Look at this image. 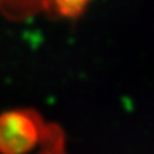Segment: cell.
I'll use <instances>...</instances> for the list:
<instances>
[{"label": "cell", "mask_w": 154, "mask_h": 154, "mask_svg": "<svg viewBox=\"0 0 154 154\" xmlns=\"http://www.w3.org/2000/svg\"><path fill=\"white\" fill-rule=\"evenodd\" d=\"M59 140H63L60 128L47 126L34 111L13 110L0 116V153L27 154Z\"/></svg>", "instance_id": "6da1fadb"}, {"label": "cell", "mask_w": 154, "mask_h": 154, "mask_svg": "<svg viewBox=\"0 0 154 154\" xmlns=\"http://www.w3.org/2000/svg\"><path fill=\"white\" fill-rule=\"evenodd\" d=\"M90 0H53L51 6H54L59 14L66 17L80 16Z\"/></svg>", "instance_id": "7a4b0ae2"}]
</instances>
